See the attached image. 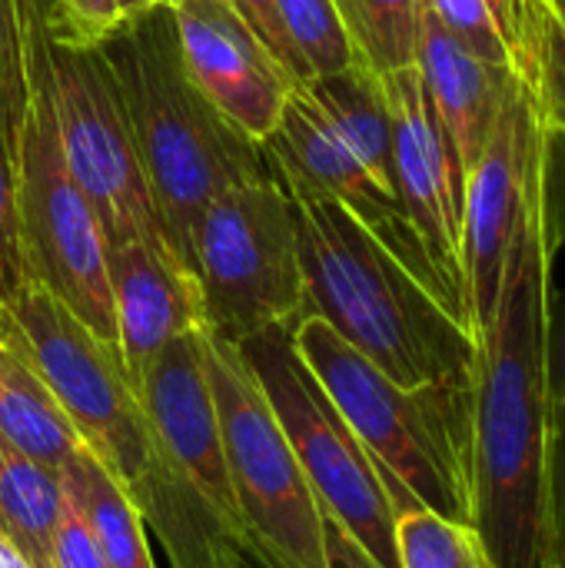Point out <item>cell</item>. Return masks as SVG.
<instances>
[{"label":"cell","instance_id":"obj_1","mask_svg":"<svg viewBox=\"0 0 565 568\" xmlns=\"http://www.w3.org/2000/svg\"><path fill=\"white\" fill-rule=\"evenodd\" d=\"M549 186L553 136L546 130L529 170L493 320L476 333L473 526L493 568H559L546 399V323L556 253Z\"/></svg>","mask_w":565,"mask_h":568},{"label":"cell","instance_id":"obj_2","mask_svg":"<svg viewBox=\"0 0 565 568\" xmlns=\"http://www.w3.org/2000/svg\"><path fill=\"white\" fill-rule=\"evenodd\" d=\"M296 206L303 316H320L400 386L476 383V336L343 203L286 190Z\"/></svg>","mask_w":565,"mask_h":568},{"label":"cell","instance_id":"obj_3","mask_svg":"<svg viewBox=\"0 0 565 568\" xmlns=\"http://www.w3.org/2000/svg\"><path fill=\"white\" fill-rule=\"evenodd\" d=\"M100 50L117 80L163 233L193 270V230L206 203L233 186L273 180L270 156L190 80L170 3L123 17Z\"/></svg>","mask_w":565,"mask_h":568},{"label":"cell","instance_id":"obj_4","mask_svg":"<svg viewBox=\"0 0 565 568\" xmlns=\"http://www.w3.org/2000/svg\"><path fill=\"white\" fill-rule=\"evenodd\" d=\"M293 339L400 513L430 509L473 526L476 383L400 386L320 316H300Z\"/></svg>","mask_w":565,"mask_h":568},{"label":"cell","instance_id":"obj_5","mask_svg":"<svg viewBox=\"0 0 565 568\" xmlns=\"http://www.w3.org/2000/svg\"><path fill=\"white\" fill-rule=\"evenodd\" d=\"M30 40L43 63L63 160L93 203L107 246L147 236L167 240L100 40L63 27L47 0H30Z\"/></svg>","mask_w":565,"mask_h":568},{"label":"cell","instance_id":"obj_6","mask_svg":"<svg viewBox=\"0 0 565 568\" xmlns=\"http://www.w3.org/2000/svg\"><path fill=\"white\" fill-rule=\"evenodd\" d=\"M203 366L246 529L240 556L256 568H326L323 506L236 343L203 326Z\"/></svg>","mask_w":565,"mask_h":568},{"label":"cell","instance_id":"obj_7","mask_svg":"<svg viewBox=\"0 0 565 568\" xmlns=\"http://www.w3.org/2000/svg\"><path fill=\"white\" fill-rule=\"evenodd\" d=\"M13 180L27 280L40 283L83 326L117 346V313L107 276V236L93 203L63 160L50 90L33 40L30 93L13 153Z\"/></svg>","mask_w":565,"mask_h":568},{"label":"cell","instance_id":"obj_8","mask_svg":"<svg viewBox=\"0 0 565 568\" xmlns=\"http://www.w3.org/2000/svg\"><path fill=\"white\" fill-rule=\"evenodd\" d=\"M293 326L296 323L266 326L240 339L236 349L270 399L276 423L293 446L296 463L323 513L346 529V536L376 562V568H400L396 509L390 493L370 453L300 356Z\"/></svg>","mask_w":565,"mask_h":568},{"label":"cell","instance_id":"obj_9","mask_svg":"<svg viewBox=\"0 0 565 568\" xmlns=\"http://www.w3.org/2000/svg\"><path fill=\"white\" fill-rule=\"evenodd\" d=\"M193 276L206 329L226 343L303 316L296 206L276 176L206 203L193 230Z\"/></svg>","mask_w":565,"mask_h":568},{"label":"cell","instance_id":"obj_10","mask_svg":"<svg viewBox=\"0 0 565 568\" xmlns=\"http://www.w3.org/2000/svg\"><path fill=\"white\" fill-rule=\"evenodd\" d=\"M143 416L167 476L206 509L240 556L246 529L230 486L216 406L203 366V329L160 346L137 376Z\"/></svg>","mask_w":565,"mask_h":568},{"label":"cell","instance_id":"obj_11","mask_svg":"<svg viewBox=\"0 0 565 568\" xmlns=\"http://www.w3.org/2000/svg\"><path fill=\"white\" fill-rule=\"evenodd\" d=\"M383 90L393 123V190L423 243L436 280L460 316L470 326L466 280H463V190L460 163L440 133L426 103L416 67L383 73ZM473 329V326H470Z\"/></svg>","mask_w":565,"mask_h":568},{"label":"cell","instance_id":"obj_12","mask_svg":"<svg viewBox=\"0 0 565 568\" xmlns=\"http://www.w3.org/2000/svg\"><path fill=\"white\" fill-rule=\"evenodd\" d=\"M546 126L539 123L523 80L503 103L490 143L463 190V280L473 336L493 320L506 253L523 213L529 170L543 146Z\"/></svg>","mask_w":565,"mask_h":568},{"label":"cell","instance_id":"obj_13","mask_svg":"<svg viewBox=\"0 0 565 568\" xmlns=\"http://www.w3.org/2000/svg\"><path fill=\"white\" fill-rule=\"evenodd\" d=\"M180 57L196 90L246 136L266 140L296 83L233 0H173Z\"/></svg>","mask_w":565,"mask_h":568},{"label":"cell","instance_id":"obj_14","mask_svg":"<svg viewBox=\"0 0 565 568\" xmlns=\"http://www.w3.org/2000/svg\"><path fill=\"white\" fill-rule=\"evenodd\" d=\"M107 276L117 313V346L133 379L160 346L206 326L200 283L163 236L110 243Z\"/></svg>","mask_w":565,"mask_h":568},{"label":"cell","instance_id":"obj_15","mask_svg":"<svg viewBox=\"0 0 565 568\" xmlns=\"http://www.w3.org/2000/svg\"><path fill=\"white\" fill-rule=\"evenodd\" d=\"M426 103L440 133L446 136L463 180L476 166L496 116L519 77L506 63H493L470 50L436 13L420 7L416 60H413Z\"/></svg>","mask_w":565,"mask_h":568},{"label":"cell","instance_id":"obj_16","mask_svg":"<svg viewBox=\"0 0 565 568\" xmlns=\"http://www.w3.org/2000/svg\"><path fill=\"white\" fill-rule=\"evenodd\" d=\"M63 493L70 506L87 523L93 542L100 546L110 568H157L147 532L143 513L130 499V493L117 483V476L80 443L77 453L60 469Z\"/></svg>","mask_w":565,"mask_h":568},{"label":"cell","instance_id":"obj_17","mask_svg":"<svg viewBox=\"0 0 565 568\" xmlns=\"http://www.w3.org/2000/svg\"><path fill=\"white\" fill-rule=\"evenodd\" d=\"M0 443L60 473L80 436L47 383L7 346H0Z\"/></svg>","mask_w":565,"mask_h":568},{"label":"cell","instance_id":"obj_18","mask_svg":"<svg viewBox=\"0 0 565 568\" xmlns=\"http://www.w3.org/2000/svg\"><path fill=\"white\" fill-rule=\"evenodd\" d=\"M67 513L60 473L0 443V532L30 568H53V539Z\"/></svg>","mask_w":565,"mask_h":568},{"label":"cell","instance_id":"obj_19","mask_svg":"<svg viewBox=\"0 0 565 568\" xmlns=\"http://www.w3.org/2000/svg\"><path fill=\"white\" fill-rule=\"evenodd\" d=\"M516 77L553 143L565 146V0H529V30Z\"/></svg>","mask_w":565,"mask_h":568},{"label":"cell","instance_id":"obj_20","mask_svg":"<svg viewBox=\"0 0 565 568\" xmlns=\"http://www.w3.org/2000/svg\"><path fill=\"white\" fill-rule=\"evenodd\" d=\"M356 60L373 73H393L413 67L420 0H333Z\"/></svg>","mask_w":565,"mask_h":568},{"label":"cell","instance_id":"obj_21","mask_svg":"<svg viewBox=\"0 0 565 568\" xmlns=\"http://www.w3.org/2000/svg\"><path fill=\"white\" fill-rule=\"evenodd\" d=\"M273 3L283 37L293 50L300 80L340 73L360 63L333 0H273Z\"/></svg>","mask_w":565,"mask_h":568},{"label":"cell","instance_id":"obj_22","mask_svg":"<svg viewBox=\"0 0 565 568\" xmlns=\"http://www.w3.org/2000/svg\"><path fill=\"white\" fill-rule=\"evenodd\" d=\"M396 552L400 568H493L476 526L430 509L396 516Z\"/></svg>","mask_w":565,"mask_h":568},{"label":"cell","instance_id":"obj_23","mask_svg":"<svg viewBox=\"0 0 565 568\" xmlns=\"http://www.w3.org/2000/svg\"><path fill=\"white\" fill-rule=\"evenodd\" d=\"M30 93V0H0V156L13 163Z\"/></svg>","mask_w":565,"mask_h":568},{"label":"cell","instance_id":"obj_24","mask_svg":"<svg viewBox=\"0 0 565 568\" xmlns=\"http://www.w3.org/2000/svg\"><path fill=\"white\" fill-rule=\"evenodd\" d=\"M546 399H549V483H553V476L565 469V293L549 303Z\"/></svg>","mask_w":565,"mask_h":568},{"label":"cell","instance_id":"obj_25","mask_svg":"<svg viewBox=\"0 0 565 568\" xmlns=\"http://www.w3.org/2000/svg\"><path fill=\"white\" fill-rule=\"evenodd\" d=\"M420 7H426L430 13H436L470 50H476L480 57L493 60V63H509V53L483 7V0H420Z\"/></svg>","mask_w":565,"mask_h":568},{"label":"cell","instance_id":"obj_26","mask_svg":"<svg viewBox=\"0 0 565 568\" xmlns=\"http://www.w3.org/2000/svg\"><path fill=\"white\" fill-rule=\"evenodd\" d=\"M27 283L30 280H27V266H23V253H20L13 163L0 156V306Z\"/></svg>","mask_w":565,"mask_h":568},{"label":"cell","instance_id":"obj_27","mask_svg":"<svg viewBox=\"0 0 565 568\" xmlns=\"http://www.w3.org/2000/svg\"><path fill=\"white\" fill-rule=\"evenodd\" d=\"M53 568H110L100 546L93 542L87 523L67 499V513L60 519L57 539H53Z\"/></svg>","mask_w":565,"mask_h":568},{"label":"cell","instance_id":"obj_28","mask_svg":"<svg viewBox=\"0 0 565 568\" xmlns=\"http://www.w3.org/2000/svg\"><path fill=\"white\" fill-rule=\"evenodd\" d=\"M47 3L63 27H70L87 40H103L123 20L117 0H47Z\"/></svg>","mask_w":565,"mask_h":568},{"label":"cell","instance_id":"obj_29","mask_svg":"<svg viewBox=\"0 0 565 568\" xmlns=\"http://www.w3.org/2000/svg\"><path fill=\"white\" fill-rule=\"evenodd\" d=\"M506 53L513 63V73L523 60V47H526V30H529V0H483Z\"/></svg>","mask_w":565,"mask_h":568},{"label":"cell","instance_id":"obj_30","mask_svg":"<svg viewBox=\"0 0 565 568\" xmlns=\"http://www.w3.org/2000/svg\"><path fill=\"white\" fill-rule=\"evenodd\" d=\"M236 7H240V13L256 27V33L270 43V50L293 70V77L300 80V73H296V60H293V50H290V43H286V37H283V27H280V20H276V3L273 0H233Z\"/></svg>","mask_w":565,"mask_h":568},{"label":"cell","instance_id":"obj_31","mask_svg":"<svg viewBox=\"0 0 565 568\" xmlns=\"http://www.w3.org/2000/svg\"><path fill=\"white\" fill-rule=\"evenodd\" d=\"M323 549H326V568H376V562L326 513H323Z\"/></svg>","mask_w":565,"mask_h":568},{"label":"cell","instance_id":"obj_32","mask_svg":"<svg viewBox=\"0 0 565 568\" xmlns=\"http://www.w3.org/2000/svg\"><path fill=\"white\" fill-rule=\"evenodd\" d=\"M553 493V532H556V566L565 568V469L549 483Z\"/></svg>","mask_w":565,"mask_h":568},{"label":"cell","instance_id":"obj_33","mask_svg":"<svg viewBox=\"0 0 565 568\" xmlns=\"http://www.w3.org/2000/svg\"><path fill=\"white\" fill-rule=\"evenodd\" d=\"M0 568H30V562L20 556V549L0 532Z\"/></svg>","mask_w":565,"mask_h":568},{"label":"cell","instance_id":"obj_34","mask_svg":"<svg viewBox=\"0 0 565 568\" xmlns=\"http://www.w3.org/2000/svg\"><path fill=\"white\" fill-rule=\"evenodd\" d=\"M117 3H120V13H123V17H133V13H143V10L163 3V0H117Z\"/></svg>","mask_w":565,"mask_h":568},{"label":"cell","instance_id":"obj_35","mask_svg":"<svg viewBox=\"0 0 565 568\" xmlns=\"http://www.w3.org/2000/svg\"><path fill=\"white\" fill-rule=\"evenodd\" d=\"M163 3H173V0H163Z\"/></svg>","mask_w":565,"mask_h":568}]
</instances>
